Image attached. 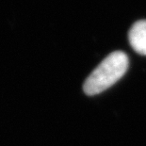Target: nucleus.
I'll list each match as a JSON object with an SVG mask.
<instances>
[{
    "label": "nucleus",
    "instance_id": "nucleus-1",
    "mask_svg": "<svg viewBox=\"0 0 146 146\" xmlns=\"http://www.w3.org/2000/svg\"><path fill=\"white\" fill-rule=\"evenodd\" d=\"M128 68V58L123 51H114L106 57L84 83L86 94L95 95L116 83Z\"/></svg>",
    "mask_w": 146,
    "mask_h": 146
},
{
    "label": "nucleus",
    "instance_id": "nucleus-2",
    "mask_svg": "<svg viewBox=\"0 0 146 146\" xmlns=\"http://www.w3.org/2000/svg\"><path fill=\"white\" fill-rule=\"evenodd\" d=\"M128 39L137 53L146 56V20H139L133 25L129 30Z\"/></svg>",
    "mask_w": 146,
    "mask_h": 146
}]
</instances>
